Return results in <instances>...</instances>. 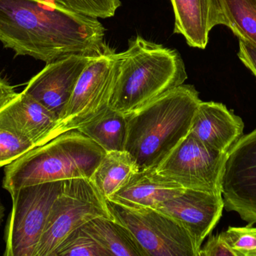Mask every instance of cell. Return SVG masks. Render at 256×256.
Listing matches in <instances>:
<instances>
[{
	"label": "cell",
	"mask_w": 256,
	"mask_h": 256,
	"mask_svg": "<svg viewBox=\"0 0 256 256\" xmlns=\"http://www.w3.org/2000/svg\"><path fill=\"white\" fill-rule=\"evenodd\" d=\"M244 123L225 105L202 102L197 108L190 133L206 147L219 152H228L243 136Z\"/></svg>",
	"instance_id": "cell-14"
},
{
	"label": "cell",
	"mask_w": 256,
	"mask_h": 256,
	"mask_svg": "<svg viewBox=\"0 0 256 256\" xmlns=\"http://www.w3.org/2000/svg\"><path fill=\"white\" fill-rule=\"evenodd\" d=\"M76 130L91 138L106 153L124 150L127 137L126 116L110 107Z\"/></svg>",
	"instance_id": "cell-18"
},
{
	"label": "cell",
	"mask_w": 256,
	"mask_h": 256,
	"mask_svg": "<svg viewBox=\"0 0 256 256\" xmlns=\"http://www.w3.org/2000/svg\"><path fill=\"white\" fill-rule=\"evenodd\" d=\"M220 25L256 47V0H218Z\"/></svg>",
	"instance_id": "cell-20"
},
{
	"label": "cell",
	"mask_w": 256,
	"mask_h": 256,
	"mask_svg": "<svg viewBox=\"0 0 256 256\" xmlns=\"http://www.w3.org/2000/svg\"><path fill=\"white\" fill-rule=\"evenodd\" d=\"M34 147L30 141L0 129V168L14 162Z\"/></svg>",
	"instance_id": "cell-24"
},
{
	"label": "cell",
	"mask_w": 256,
	"mask_h": 256,
	"mask_svg": "<svg viewBox=\"0 0 256 256\" xmlns=\"http://www.w3.org/2000/svg\"><path fill=\"white\" fill-rule=\"evenodd\" d=\"M18 94L14 88L0 77V109L16 97Z\"/></svg>",
	"instance_id": "cell-27"
},
{
	"label": "cell",
	"mask_w": 256,
	"mask_h": 256,
	"mask_svg": "<svg viewBox=\"0 0 256 256\" xmlns=\"http://www.w3.org/2000/svg\"><path fill=\"white\" fill-rule=\"evenodd\" d=\"M97 18L61 9L48 0H0V42L16 56L49 63L72 54H93L105 46Z\"/></svg>",
	"instance_id": "cell-1"
},
{
	"label": "cell",
	"mask_w": 256,
	"mask_h": 256,
	"mask_svg": "<svg viewBox=\"0 0 256 256\" xmlns=\"http://www.w3.org/2000/svg\"><path fill=\"white\" fill-rule=\"evenodd\" d=\"M64 180L22 186L12 194L6 228V256H36L54 201Z\"/></svg>",
	"instance_id": "cell-6"
},
{
	"label": "cell",
	"mask_w": 256,
	"mask_h": 256,
	"mask_svg": "<svg viewBox=\"0 0 256 256\" xmlns=\"http://www.w3.org/2000/svg\"><path fill=\"white\" fill-rule=\"evenodd\" d=\"M198 256H236L222 233L209 237L207 243L200 249Z\"/></svg>",
	"instance_id": "cell-25"
},
{
	"label": "cell",
	"mask_w": 256,
	"mask_h": 256,
	"mask_svg": "<svg viewBox=\"0 0 256 256\" xmlns=\"http://www.w3.org/2000/svg\"><path fill=\"white\" fill-rule=\"evenodd\" d=\"M238 57L256 78V47L244 41H239Z\"/></svg>",
	"instance_id": "cell-26"
},
{
	"label": "cell",
	"mask_w": 256,
	"mask_h": 256,
	"mask_svg": "<svg viewBox=\"0 0 256 256\" xmlns=\"http://www.w3.org/2000/svg\"><path fill=\"white\" fill-rule=\"evenodd\" d=\"M92 56L72 54L46 63V66L28 81L24 93L55 114L60 120Z\"/></svg>",
	"instance_id": "cell-11"
},
{
	"label": "cell",
	"mask_w": 256,
	"mask_h": 256,
	"mask_svg": "<svg viewBox=\"0 0 256 256\" xmlns=\"http://www.w3.org/2000/svg\"><path fill=\"white\" fill-rule=\"evenodd\" d=\"M58 120L55 114L24 91L0 109V129L43 145L55 138Z\"/></svg>",
	"instance_id": "cell-13"
},
{
	"label": "cell",
	"mask_w": 256,
	"mask_h": 256,
	"mask_svg": "<svg viewBox=\"0 0 256 256\" xmlns=\"http://www.w3.org/2000/svg\"><path fill=\"white\" fill-rule=\"evenodd\" d=\"M198 92L182 84L126 114L124 150L138 171L156 168L190 133L200 102Z\"/></svg>",
	"instance_id": "cell-2"
},
{
	"label": "cell",
	"mask_w": 256,
	"mask_h": 256,
	"mask_svg": "<svg viewBox=\"0 0 256 256\" xmlns=\"http://www.w3.org/2000/svg\"><path fill=\"white\" fill-rule=\"evenodd\" d=\"M154 209L178 222L200 249L203 240L220 219L224 201L222 194L184 189L182 193Z\"/></svg>",
	"instance_id": "cell-12"
},
{
	"label": "cell",
	"mask_w": 256,
	"mask_h": 256,
	"mask_svg": "<svg viewBox=\"0 0 256 256\" xmlns=\"http://www.w3.org/2000/svg\"><path fill=\"white\" fill-rule=\"evenodd\" d=\"M82 228L110 256H148L131 231L115 219L97 217Z\"/></svg>",
	"instance_id": "cell-17"
},
{
	"label": "cell",
	"mask_w": 256,
	"mask_h": 256,
	"mask_svg": "<svg viewBox=\"0 0 256 256\" xmlns=\"http://www.w3.org/2000/svg\"><path fill=\"white\" fill-rule=\"evenodd\" d=\"M230 227L222 236L236 256H256V228Z\"/></svg>",
	"instance_id": "cell-23"
},
{
	"label": "cell",
	"mask_w": 256,
	"mask_h": 256,
	"mask_svg": "<svg viewBox=\"0 0 256 256\" xmlns=\"http://www.w3.org/2000/svg\"><path fill=\"white\" fill-rule=\"evenodd\" d=\"M106 202L114 219L127 227L148 256H198L190 234L168 215L152 207Z\"/></svg>",
	"instance_id": "cell-8"
},
{
	"label": "cell",
	"mask_w": 256,
	"mask_h": 256,
	"mask_svg": "<svg viewBox=\"0 0 256 256\" xmlns=\"http://www.w3.org/2000/svg\"><path fill=\"white\" fill-rule=\"evenodd\" d=\"M97 217L114 219L106 200L92 181L88 178L64 180L50 212L36 256H52L72 231Z\"/></svg>",
	"instance_id": "cell-5"
},
{
	"label": "cell",
	"mask_w": 256,
	"mask_h": 256,
	"mask_svg": "<svg viewBox=\"0 0 256 256\" xmlns=\"http://www.w3.org/2000/svg\"><path fill=\"white\" fill-rule=\"evenodd\" d=\"M52 256H110L109 252L82 227L72 231Z\"/></svg>",
	"instance_id": "cell-21"
},
{
	"label": "cell",
	"mask_w": 256,
	"mask_h": 256,
	"mask_svg": "<svg viewBox=\"0 0 256 256\" xmlns=\"http://www.w3.org/2000/svg\"><path fill=\"white\" fill-rule=\"evenodd\" d=\"M186 68L178 51L149 42L142 36L130 39L118 53L116 78L109 107L126 114L184 84Z\"/></svg>",
	"instance_id": "cell-3"
},
{
	"label": "cell",
	"mask_w": 256,
	"mask_h": 256,
	"mask_svg": "<svg viewBox=\"0 0 256 256\" xmlns=\"http://www.w3.org/2000/svg\"><path fill=\"white\" fill-rule=\"evenodd\" d=\"M174 33L180 34L192 48L204 49L210 30L220 23L218 0H171Z\"/></svg>",
	"instance_id": "cell-16"
},
{
	"label": "cell",
	"mask_w": 256,
	"mask_h": 256,
	"mask_svg": "<svg viewBox=\"0 0 256 256\" xmlns=\"http://www.w3.org/2000/svg\"><path fill=\"white\" fill-rule=\"evenodd\" d=\"M184 188L154 169L137 171L108 201L129 207H152L183 192Z\"/></svg>",
	"instance_id": "cell-15"
},
{
	"label": "cell",
	"mask_w": 256,
	"mask_h": 256,
	"mask_svg": "<svg viewBox=\"0 0 256 256\" xmlns=\"http://www.w3.org/2000/svg\"><path fill=\"white\" fill-rule=\"evenodd\" d=\"M55 6L97 19L112 18L121 6L120 0H48Z\"/></svg>",
	"instance_id": "cell-22"
},
{
	"label": "cell",
	"mask_w": 256,
	"mask_h": 256,
	"mask_svg": "<svg viewBox=\"0 0 256 256\" xmlns=\"http://www.w3.org/2000/svg\"><path fill=\"white\" fill-rule=\"evenodd\" d=\"M228 152L212 150L190 132L156 168L184 189L222 194Z\"/></svg>",
	"instance_id": "cell-9"
},
{
	"label": "cell",
	"mask_w": 256,
	"mask_h": 256,
	"mask_svg": "<svg viewBox=\"0 0 256 256\" xmlns=\"http://www.w3.org/2000/svg\"><path fill=\"white\" fill-rule=\"evenodd\" d=\"M137 171L135 162L126 150L108 152L90 180L106 200Z\"/></svg>",
	"instance_id": "cell-19"
},
{
	"label": "cell",
	"mask_w": 256,
	"mask_h": 256,
	"mask_svg": "<svg viewBox=\"0 0 256 256\" xmlns=\"http://www.w3.org/2000/svg\"><path fill=\"white\" fill-rule=\"evenodd\" d=\"M117 68L118 53L108 45L92 56L58 120L55 138L78 129L109 107Z\"/></svg>",
	"instance_id": "cell-7"
},
{
	"label": "cell",
	"mask_w": 256,
	"mask_h": 256,
	"mask_svg": "<svg viewBox=\"0 0 256 256\" xmlns=\"http://www.w3.org/2000/svg\"><path fill=\"white\" fill-rule=\"evenodd\" d=\"M4 205L2 203L1 200H0V225H1L2 222L3 218L4 216Z\"/></svg>",
	"instance_id": "cell-28"
},
{
	"label": "cell",
	"mask_w": 256,
	"mask_h": 256,
	"mask_svg": "<svg viewBox=\"0 0 256 256\" xmlns=\"http://www.w3.org/2000/svg\"><path fill=\"white\" fill-rule=\"evenodd\" d=\"M224 208L256 224V129L228 152L222 178Z\"/></svg>",
	"instance_id": "cell-10"
},
{
	"label": "cell",
	"mask_w": 256,
	"mask_h": 256,
	"mask_svg": "<svg viewBox=\"0 0 256 256\" xmlns=\"http://www.w3.org/2000/svg\"><path fill=\"white\" fill-rule=\"evenodd\" d=\"M106 152L74 129L34 147L6 165L2 187L14 193L22 186L74 178H91Z\"/></svg>",
	"instance_id": "cell-4"
}]
</instances>
